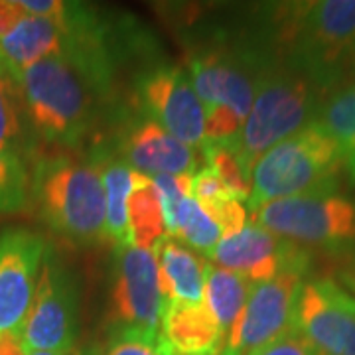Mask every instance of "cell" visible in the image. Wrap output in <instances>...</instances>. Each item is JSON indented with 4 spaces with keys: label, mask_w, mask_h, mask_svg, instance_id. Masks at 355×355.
Instances as JSON below:
<instances>
[{
    "label": "cell",
    "mask_w": 355,
    "mask_h": 355,
    "mask_svg": "<svg viewBox=\"0 0 355 355\" xmlns=\"http://www.w3.org/2000/svg\"><path fill=\"white\" fill-rule=\"evenodd\" d=\"M111 67L99 34L67 38V50L22 71L18 85L34 135L76 148L97 123L99 99L109 91Z\"/></svg>",
    "instance_id": "6da1fadb"
},
{
    "label": "cell",
    "mask_w": 355,
    "mask_h": 355,
    "mask_svg": "<svg viewBox=\"0 0 355 355\" xmlns=\"http://www.w3.org/2000/svg\"><path fill=\"white\" fill-rule=\"evenodd\" d=\"M279 60L324 97L355 85V0L291 4L280 20Z\"/></svg>",
    "instance_id": "7a4b0ae2"
},
{
    "label": "cell",
    "mask_w": 355,
    "mask_h": 355,
    "mask_svg": "<svg viewBox=\"0 0 355 355\" xmlns=\"http://www.w3.org/2000/svg\"><path fill=\"white\" fill-rule=\"evenodd\" d=\"M42 221L77 245L107 239V211L101 174L91 158L53 154L36 162L30 180Z\"/></svg>",
    "instance_id": "3957f363"
},
{
    "label": "cell",
    "mask_w": 355,
    "mask_h": 355,
    "mask_svg": "<svg viewBox=\"0 0 355 355\" xmlns=\"http://www.w3.org/2000/svg\"><path fill=\"white\" fill-rule=\"evenodd\" d=\"M324 93L279 58L265 65L257 83L253 107L233 146L251 174L254 162L284 139L316 121Z\"/></svg>",
    "instance_id": "277c9868"
},
{
    "label": "cell",
    "mask_w": 355,
    "mask_h": 355,
    "mask_svg": "<svg viewBox=\"0 0 355 355\" xmlns=\"http://www.w3.org/2000/svg\"><path fill=\"white\" fill-rule=\"evenodd\" d=\"M342 154L316 121L268 148L251 170L249 211L268 202L330 193L340 186Z\"/></svg>",
    "instance_id": "5b68a950"
},
{
    "label": "cell",
    "mask_w": 355,
    "mask_h": 355,
    "mask_svg": "<svg viewBox=\"0 0 355 355\" xmlns=\"http://www.w3.org/2000/svg\"><path fill=\"white\" fill-rule=\"evenodd\" d=\"M249 214L257 225L300 247L342 251L355 243V200L336 191L263 203Z\"/></svg>",
    "instance_id": "8992f818"
},
{
    "label": "cell",
    "mask_w": 355,
    "mask_h": 355,
    "mask_svg": "<svg viewBox=\"0 0 355 355\" xmlns=\"http://www.w3.org/2000/svg\"><path fill=\"white\" fill-rule=\"evenodd\" d=\"M166 304L153 251L116 245L109 291V328L158 334Z\"/></svg>",
    "instance_id": "52a82bcc"
},
{
    "label": "cell",
    "mask_w": 355,
    "mask_h": 355,
    "mask_svg": "<svg viewBox=\"0 0 355 355\" xmlns=\"http://www.w3.org/2000/svg\"><path fill=\"white\" fill-rule=\"evenodd\" d=\"M77 314L76 282L48 249L34 300L18 330L26 352L69 354L79 328Z\"/></svg>",
    "instance_id": "ba28073f"
},
{
    "label": "cell",
    "mask_w": 355,
    "mask_h": 355,
    "mask_svg": "<svg viewBox=\"0 0 355 355\" xmlns=\"http://www.w3.org/2000/svg\"><path fill=\"white\" fill-rule=\"evenodd\" d=\"M275 60L263 51H231L225 48H205L190 55L188 76L198 97L207 109H229L247 121L253 107L257 83L265 65Z\"/></svg>",
    "instance_id": "9c48e42d"
},
{
    "label": "cell",
    "mask_w": 355,
    "mask_h": 355,
    "mask_svg": "<svg viewBox=\"0 0 355 355\" xmlns=\"http://www.w3.org/2000/svg\"><path fill=\"white\" fill-rule=\"evenodd\" d=\"M306 270H286L253 284L247 304L223 338L219 355H249L294 328V312Z\"/></svg>",
    "instance_id": "30bf717a"
},
{
    "label": "cell",
    "mask_w": 355,
    "mask_h": 355,
    "mask_svg": "<svg viewBox=\"0 0 355 355\" xmlns=\"http://www.w3.org/2000/svg\"><path fill=\"white\" fill-rule=\"evenodd\" d=\"M140 113L191 148L205 140V111L188 71L178 65H158L137 85Z\"/></svg>",
    "instance_id": "8fae6325"
},
{
    "label": "cell",
    "mask_w": 355,
    "mask_h": 355,
    "mask_svg": "<svg viewBox=\"0 0 355 355\" xmlns=\"http://www.w3.org/2000/svg\"><path fill=\"white\" fill-rule=\"evenodd\" d=\"M294 328L320 355H355V298L334 279L304 280Z\"/></svg>",
    "instance_id": "7c38bea8"
},
{
    "label": "cell",
    "mask_w": 355,
    "mask_h": 355,
    "mask_svg": "<svg viewBox=\"0 0 355 355\" xmlns=\"http://www.w3.org/2000/svg\"><path fill=\"white\" fill-rule=\"evenodd\" d=\"M214 265L233 270L251 284L272 280L286 270H308L310 253L257 223H247L233 235H223L209 257Z\"/></svg>",
    "instance_id": "4fadbf2b"
},
{
    "label": "cell",
    "mask_w": 355,
    "mask_h": 355,
    "mask_svg": "<svg viewBox=\"0 0 355 355\" xmlns=\"http://www.w3.org/2000/svg\"><path fill=\"white\" fill-rule=\"evenodd\" d=\"M48 253L44 237L24 227L0 235V334L18 331L38 288Z\"/></svg>",
    "instance_id": "5bb4252c"
},
{
    "label": "cell",
    "mask_w": 355,
    "mask_h": 355,
    "mask_svg": "<svg viewBox=\"0 0 355 355\" xmlns=\"http://www.w3.org/2000/svg\"><path fill=\"white\" fill-rule=\"evenodd\" d=\"M114 153L146 176H191L198 170L193 148L142 113L121 128Z\"/></svg>",
    "instance_id": "9a60e30c"
},
{
    "label": "cell",
    "mask_w": 355,
    "mask_h": 355,
    "mask_svg": "<svg viewBox=\"0 0 355 355\" xmlns=\"http://www.w3.org/2000/svg\"><path fill=\"white\" fill-rule=\"evenodd\" d=\"M160 340L170 355H219L225 334L205 302H168Z\"/></svg>",
    "instance_id": "2e32d148"
},
{
    "label": "cell",
    "mask_w": 355,
    "mask_h": 355,
    "mask_svg": "<svg viewBox=\"0 0 355 355\" xmlns=\"http://www.w3.org/2000/svg\"><path fill=\"white\" fill-rule=\"evenodd\" d=\"M67 50V34L50 18L24 12L0 38V53L8 73L18 81L22 71L40 60Z\"/></svg>",
    "instance_id": "e0dca14e"
},
{
    "label": "cell",
    "mask_w": 355,
    "mask_h": 355,
    "mask_svg": "<svg viewBox=\"0 0 355 355\" xmlns=\"http://www.w3.org/2000/svg\"><path fill=\"white\" fill-rule=\"evenodd\" d=\"M158 263L160 284L168 302H202L205 291V265L203 259L180 243L176 237L166 235L154 247Z\"/></svg>",
    "instance_id": "ac0fdd59"
},
{
    "label": "cell",
    "mask_w": 355,
    "mask_h": 355,
    "mask_svg": "<svg viewBox=\"0 0 355 355\" xmlns=\"http://www.w3.org/2000/svg\"><path fill=\"white\" fill-rule=\"evenodd\" d=\"M91 160L97 164L101 174L107 211V239H111L114 245H127V200L137 170H132L114 150H95Z\"/></svg>",
    "instance_id": "d6986e66"
},
{
    "label": "cell",
    "mask_w": 355,
    "mask_h": 355,
    "mask_svg": "<svg viewBox=\"0 0 355 355\" xmlns=\"http://www.w3.org/2000/svg\"><path fill=\"white\" fill-rule=\"evenodd\" d=\"M166 235L162 203L153 178L137 172L127 200V245L142 251H154Z\"/></svg>",
    "instance_id": "ffe728a7"
},
{
    "label": "cell",
    "mask_w": 355,
    "mask_h": 355,
    "mask_svg": "<svg viewBox=\"0 0 355 355\" xmlns=\"http://www.w3.org/2000/svg\"><path fill=\"white\" fill-rule=\"evenodd\" d=\"M316 123L338 144L343 172L355 184V85L328 95L318 111Z\"/></svg>",
    "instance_id": "44dd1931"
},
{
    "label": "cell",
    "mask_w": 355,
    "mask_h": 355,
    "mask_svg": "<svg viewBox=\"0 0 355 355\" xmlns=\"http://www.w3.org/2000/svg\"><path fill=\"white\" fill-rule=\"evenodd\" d=\"M253 284L241 275L221 268V266L207 263L205 265V291L203 302L216 316L217 324L221 326L223 334L235 324L241 310L247 304Z\"/></svg>",
    "instance_id": "7402d4cb"
},
{
    "label": "cell",
    "mask_w": 355,
    "mask_h": 355,
    "mask_svg": "<svg viewBox=\"0 0 355 355\" xmlns=\"http://www.w3.org/2000/svg\"><path fill=\"white\" fill-rule=\"evenodd\" d=\"M34 139L20 85L6 69H0V150L22 156L32 148Z\"/></svg>",
    "instance_id": "603a6c76"
},
{
    "label": "cell",
    "mask_w": 355,
    "mask_h": 355,
    "mask_svg": "<svg viewBox=\"0 0 355 355\" xmlns=\"http://www.w3.org/2000/svg\"><path fill=\"white\" fill-rule=\"evenodd\" d=\"M166 233L170 237H178V241L190 247L191 251H200L207 259L211 257L219 239L223 237L219 225L209 217V214L203 211L202 205L191 196L180 203Z\"/></svg>",
    "instance_id": "cb8c5ba5"
},
{
    "label": "cell",
    "mask_w": 355,
    "mask_h": 355,
    "mask_svg": "<svg viewBox=\"0 0 355 355\" xmlns=\"http://www.w3.org/2000/svg\"><path fill=\"white\" fill-rule=\"evenodd\" d=\"M202 150L205 166L227 186L229 191L239 202H249L251 174L243 168L233 142H207L205 140L202 144Z\"/></svg>",
    "instance_id": "d4e9b609"
},
{
    "label": "cell",
    "mask_w": 355,
    "mask_h": 355,
    "mask_svg": "<svg viewBox=\"0 0 355 355\" xmlns=\"http://www.w3.org/2000/svg\"><path fill=\"white\" fill-rule=\"evenodd\" d=\"M30 176L20 154L0 150V216L18 214L28 207Z\"/></svg>",
    "instance_id": "484cf974"
},
{
    "label": "cell",
    "mask_w": 355,
    "mask_h": 355,
    "mask_svg": "<svg viewBox=\"0 0 355 355\" xmlns=\"http://www.w3.org/2000/svg\"><path fill=\"white\" fill-rule=\"evenodd\" d=\"M95 355H170L158 334L139 330H114Z\"/></svg>",
    "instance_id": "4316f807"
},
{
    "label": "cell",
    "mask_w": 355,
    "mask_h": 355,
    "mask_svg": "<svg viewBox=\"0 0 355 355\" xmlns=\"http://www.w3.org/2000/svg\"><path fill=\"white\" fill-rule=\"evenodd\" d=\"M190 191L191 198L196 202L202 205L203 209L205 207H211L216 203L225 202V200H231L235 198L229 188L219 180V178L205 166V168H198L190 178ZM237 200V198H235Z\"/></svg>",
    "instance_id": "83f0119b"
},
{
    "label": "cell",
    "mask_w": 355,
    "mask_h": 355,
    "mask_svg": "<svg viewBox=\"0 0 355 355\" xmlns=\"http://www.w3.org/2000/svg\"><path fill=\"white\" fill-rule=\"evenodd\" d=\"M203 211L209 214V217L219 225L223 235H233V233L241 231L247 225V219H249V211L245 209L243 202L235 200V198L216 203L211 207H205Z\"/></svg>",
    "instance_id": "f1b7e54d"
},
{
    "label": "cell",
    "mask_w": 355,
    "mask_h": 355,
    "mask_svg": "<svg viewBox=\"0 0 355 355\" xmlns=\"http://www.w3.org/2000/svg\"><path fill=\"white\" fill-rule=\"evenodd\" d=\"M249 355H320L314 349V345L306 340L304 336L296 328L282 334L275 342L266 343L261 349H257Z\"/></svg>",
    "instance_id": "f546056e"
},
{
    "label": "cell",
    "mask_w": 355,
    "mask_h": 355,
    "mask_svg": "<svg viewBox=\"0 0 355 355\" xmlns=\"http://www.w3.org/2000/svg\"><path fill=\"white\" fill-rule=\"evenodd\" d=\"M0 355H28L20 340V331L0 334Z\"/></svg>",
    "instance_id": "4dcf8cb0"
},
{
    "label": "cell",
    "mask_w": 355,
    "mask_h": 355,
    "mask_svg": "<svg viewBox=\"0 0 355 355\" xmlns=\"http://www.w3.org/2000/svg\"><path fill=\"white\" fill-rule=\"evenodd\" d=\"M334 280L338 282L340 288H343L349 296H354L355 298V257L352 261L345 263V266L338 272V279Z\"/></svg>",
    "instance_id": "1f68e13d"
},
{
    "label": "cell",
    "mask_w": 355,
    "mask_h": 355,
    "mask_svg": "<svg viewBox=\"0 0 355 355\" xmlns=\"http://www.w3.org/2000/svg\"><path fill=\"white\" fill-rule=\"evenodd\" d=\"M28 355H67V354H58V352H32Z\"/></svg>",
    "instance_id": "d6a6232c"
},
{
    "label": "cell",
    "mask_w": 355,
    "mask_h": 355,
    "mask_svg": "<svg viewBox=\"0 0 355 355\" xmlns=\"http://www.w3.org/2000/svg\"><path fill=\"white\" fill-rule=\"evenodd\" d=\"M0 69H6V65H4V60H2V53H0ZM8 71V69H6Z\"/></svg>",
    "instance_id": "836d02e7"
},
{
    "label": "cell",
    "mask_w": 355,
    "mask_h": 355,
    "mask_svg": "<svg viewBox=\"0 0 355 355\" xmlns=\"http://www.w3.org/2000/svg\"><path fill=\"white\" fill-rule=\"evenodd\" d=\"M77 355H95V354H91V352H87V354H85V352H83V354H77Z\"/></svg>",
    "instance_id": "e575fe53"
}]
</instances>
